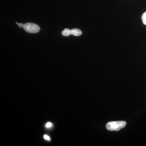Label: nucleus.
Returning a JSON list of instances; mask_svg holds the SVG:
<instances>
[{"instance_id":"nucleus-1","label":"nucleus","mask_w":146,"mask_h":146,"mask_svg":"<svg viewBox=\"0 0 146 146\" xmlns=\"http://www.w3.org/2000/svg\"><path fill=\"white\" fill-rule=\"evenodd\" d=\"M126 122L125 121H110L106 124V129L110 131H118L125 127Z\"/></svg>"},{"instance_id":"nucleus-2","label":"nucleus","mask_w":146,"mask_h":146,"mask_svg":"<svg viewBox=\"0 0 146 146\" xmlns=\"http://www.w3.org/2000/svg\"><path fill=\"white\" fill-rule=\"evenodd\" d=\"M23 29L25 31L30 33H37L40 31L39 26L33 23H27L24 24Z\"/></svg>"},{"instance_id":"nucleus-3","label":"nucleus","mask_w":146,"mask_h":146,"mask_svg":"<svg viewBox=\"0 0 146 146\" xmlns=\"http://www.w3.org/2000/svg\"><path fill=\"white\" fill-rule=\"evenodd\" d=\"M71 35L75 36H80L82 34V32L80 30L78 29H73L71 30Z\"/></svg>"},{"instance_id":"nucleus-4","label":"nucleus","mask_w":146,"mask_h":146,"mask_svg":"<svg viewBox=\"0 0 146 146\" xmlns=\"http://www.w3.org/2000/svg\"><path fill=\"white\" fill-rule=\"evenodd\" d=\"M62 35L63 36H68L71 35V30L69 29H65L63 31H62Z\"/></svg>"},{"instance_id":"nucleus-5","label":"nucleus","mask_w":146,"mask_h":146,"mask_svg":"<svg viewBox=\"0 0 146 146\" xmlns=\"http://www.w3.org/2000/svg\"><path fill=\"white\" fill-rule=\"evenodd\" d=\"M142 20L143 23L145 25H146V11L142 15Z\"/></svg>"},{"instance_id":"nucleus-6","label":"nucleus","mask_w":146,"mask_h":146,"mask_svg":"<svg viewBox=\"0 0 146 146\" xmlns=\"http://www.w3.org/2000/svg\"><path fill=\"white\" fill-rule=\"evenodd\" d=\"M46 126L47 128H49L52 126V123L50 122H48L46 124Z\"/></svg>"},{"instance_id":"nucleus-7","label":"nucleus","mask_w":146,"mask_h":146,"mask_svg":"<svg viewBox=\"0 0 146 146\" xmlns=\"http://www.w3.org/2000/svg\"><path fill=\"white\" fill-rule=\"evenodd\" d=\"M44 137L46 140H48V141H50V138L49 136H47V135H44Z\"/></svg>"},{"instance_id":"nucleus-8","label":"nucleus","mask_w":146,"mask_h":146,"mask_svg":"<svg viewBox=\"0 0 146 146\" xmlns=\"http://www.w3.org/2000/svg\"><path fill=\"white\" fill-rule=\"evenodd\" d=\"M24 25V24L23 23H20L19 24V25H18V26H19L20 28H23Z\"/></svg>"}]
</instances>
